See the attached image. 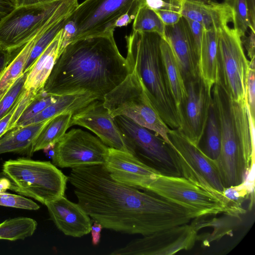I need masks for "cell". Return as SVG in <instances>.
Masks as SVG:
<instances>
[{
  "instance_id": "cell-1",
  "label": "cell",
  "mask_w": 255,
  "mask_h": 255,
  "mask_svg": "<svg viewBox=\"0 0 255 255\" xmlns=\"http://www.w3.org/2000/svg\"><path fill=\"white\" fill-rule=\"evenodd\" d=\"M68 181L78 203L105 229L144 236L191 220L183 208L116 181L104 164L72 168Z\"/></svg>"
},
{
  "instance_id": "cell-2",
  "label": "cell",
  "mask_w": 255,
  "mask_h": 255,
  "mask_svg": "<svg viewBox=\"0 0 255 255\" xmlns=\"http://www.w3.org/2000/svg\"><path fill=\"white\" fill-rule=\"evenodd\" d=\"M114 32L68 44L57 58L44 91L56 96L87 92L103 101L131 73Z\"/></svg>"
},
{
  "instance_id": "cell-3",
  "label": "cell",
  "mask_w": 255,
  "mask_h": 255,
  "mask_svg": "<svg viewBox=\"0 0 255 255\" xmlns=\"http://www.w3.org/2000/svg\"><path fill=\"white\" fill-rule=\"evenodd\" d=\"M159 34L132 30L125 37L130 70L139 77L146 93L164 122L172 129L181 125L166 83L162 63Z\"/></svg>"
},
{
  "instance_id": "cell-4",
  "label": "cell",
  "mask_w": 255,
  "mask_h": 255,
  "mask_svg": "<svg viewBox=\"0 0 255 255\" xmlns=\"http://www.w3.org/2000/svg\"><path fill=\"white\" fill-rule=\"evenodd\" d=\"M212 97L221 135L220 152L215 162L224 188L238 185L245 181L249 174L243 154V148L250 141L249 125L241 113L231 107L220 86L213 87Z\"/></svg>"
},
{
  "instance_id": "cell-5",
  "label": "cell",
  "mask_w": 255,
  "mask_h": 255,
  "mask_svg": "<svg viewBox=\"0 0 255 255\" xmlns=\"http://www.w3.org/2000/svg\"><path fill=\"white\" fill-rule=\"evenodd\" d=\"M144 0H85L78 4L63 29L65 45L88 37L114 31L134 18Z\"/></svg>"
},
{
  "instance_id": "cell-6",
  "label": "cell",
  "mask_w": 255,
  "mask_h": 255,
  "mask_svg": "<svg viewBox=\"0 0 255 255\" xmlns=\"http://www.w3.org/2000/svg\"><path fill=\"white\" fill-rule=\"evenodd\" d=\"M1 174L9 181L8 189L45 205L65 195L68 176L50 161L9 159L3 163Z\"/></svg>"
},
{
  "instance_id": "cell-7",
  "label": "cell",
  "mask_w": 255,
  "mask_h": 255,
  "mask_svg": "<svg viewBox=\"0 0 255 255\" xmlns=\"http://www.w3.org/2000/svg\"><path fill=\"white\" fill-rule=\"evenodd\" d=\"M103 103L113 118L118 116H126L154 131L171 145L168 136L171 128L160 117L135 72L131 71L105 95Z\"/></svg>"
},
{
  "instance_id": "cell-8",
  "label": "cell",
  "mask_w": 255,
  "mask_h": 255,
  "mask_svg": "<svg viewBox=\"0 0 255 255\" xmlns=\"http://www.w3.org/2000/svg\"><path fill=\"white\" fill-rule=\"evenodd\" d=\"M113 119L132 154L161 175L182 176L175 151L159 135L126 116Z\"/></svg>"
},
{
  "instance_id": "cell-9",
  "label": "cell",
  "mask_w": 255,
  "mask_h": 255,
  "mask_svg": "<svg viewBox=\"0 0 255 255\" xmlns=\"http://www.w3.org/2000/svg\"><path fill=\"white\" fill-rule=\"evenodd\" d=\"M76 0H53L15 7L0 21V44L13 52Z\"/></svg>"
},
{
  "instance_id": "cell-10",
  "label": "cell",
  "mask_w": 255,
  "mask_h": 255,
  "mask_svg": "<svg viewBox=\"0 0 255 255\" xmlns=\"http://www.w3.org/2000/svg\"><path fill=\"white\" fill-rule=\"evenodd\" d=\"M218 82L229 99L244 101L246 97L247 80L249 70L241 38L228 25L218 31Z\"/></svg>"
},
{
  "instance_id": "cell-11",
  "label": "cell",
  "mask_w": 255,
  "mask_h": 255,
  "mask_svg": "<svg viewBox=\"0 0 255 255\" xmlns=\"http://www.w3.org/2000/svg\"><path fill=\"white\" fill-rule=\"evenodd\" d=\"M147 192L183 208L191 219L222 213L228 215L226 207L220 200L183 176L159 174Z\"/></svg>"
},
{
  "instance_id": "cell-12",
  "label": "cell",
  "mask_w": 255,
  "mask_h": 255,
  "mask_svg": "<svg viewBox=\"0 0 255 255\" xmlns=\"http://www.w3.org/2000/svg\"><path fill=\"white\" fill-rule=\"evenodd\" d=\"M168 136L175 152L182 176L224 204V187L215 160L207 156L199 146L191 143L178 129H171Z\"/></svg>"
},
{
  "instance_id": "cell-13",
  "label": "cell",
  "mask_w": 255,
  "mask_h": 255,
  "mask_svg": "<svg viewBox=\"0 0 255 255\" xmlns=\"http://www.w3.org/2000/svg\"><path fill=\"white\" fill-rule=\"evenodd\" d=\"M109 147L81 129L66 132L54 147L52 163L61 168L103 164Z\"/></svg>"
},
{
  "instance_id": "cell-14",
  "label": "cell",
  "mask_w": 255,
  "mask_h": 255,
  "mask_svg": "<svg viewBox=\"0 0 255 255\" xmlns=\"http://www.w3.org/2000/svg\"><path fill=\"white\" fill-rule=\"evenodd\" d=\"M197 238L194 227L188 224L171 227L133 240L113 251V255H171L191 249Z\"/></svg>"
},
{
  "instance_id": "cell-15",
  "label": "cell",
  "mask_w": 255,
  "mask_h": 255,
  "mask_svg": "<svg viewBox=\"0 0 255 255\" xmlns=\"http://www.w3.org/2000/svg\"><path fill=\"white\" fill-rule=\"evenodd\" d=\"M187 99L183 112L180 132L191 143L198 146L206 126L212 103V88L201 77L185 81Z\"/></svg>"
},
{
  "instance_id": "cell-16",
  "label": "cell",
  "mask_w": 255,
  "mask_h": 255,
  "mask_svg": "<svg viewBox=\"0 0 255 255\" xmlns=\"http://www.w3.org/2000/svg\"><path fill=\"white\" fill-rule=\"evenodd\" d=\"M104 164L116 181L144 191L161 174L133 154L109 147Z\"/></svg>"
},
{
  "instance_id": "cell-17",
  "label": "cell",
  "mask_w": 255,
  "mask_h": 255,
  "mask_svg": "<svg viewBox=\"0 0 255 255\" xmlns=\"http://www.w3.org/2000/svg\"><path fill=\"white\" fill-rule=\"evenodd\" d=\"M73 125H78L92 131L109 147L131 153L103 101L96 100L73 114L71 126Z\"/></svg>"
},
{
  "instance_id": "cell-18",
  "label": "cell",
  "mask_w": 255,
  "mask_h": 255,
  "mask_svg": "<svg viewBox=\"0 0 255 255\" xmlns=\"http://www.w3.org/2000/svg\"><path fill=\"white\" fill-rule=\"evenodd\" d=\"M163 37L174 52L184 81L200 77L194 41L185 18L182 16L176 23L165 25Z\"/></svg>"
},
{
  "instance_id": "cell-19",
  "label": "cell",
  "mask_w": 255,
  "mask_h": 255,
  "mask_svg": "<svg viewBox=\"0 0 255 255\" xmlns=\"http://www.w3.org/2000/svg\"><path fill=\"white\" fill-rule=\"evenodd\" d=\"M46 206L51 220L65 235L81 237L91 232L93 221L78 203L63 196Z\"/></svg>"
},
{
  "instance_id": "cell-20",
  "label": "cell",
  "mask_w": 255,
  "mask_h": 255,
  "mask_svg": "<svg viewBox=\"0 0 255 255\" xmlns=\"http://www.w3.org/2000/svg\"><path fill=\"white\" fill-rule=\"evenodd\" d=\"M181 14L200 23L207 29L216 30L232 22L233 18L228 5L213 0H183Z\"/></svg>"
},
{
  "instance_id": "cell-21",
  "label": "cell",
  "mask_w": 255,
  "mask_h": 255,
  "mask_svg": "<svg viewBox=\"0 0 255 255\" xmlns=\"http://www.w3.org/2000/svg\"><path fill=\"white\" fill-rule=\"evenodd\" d=\"M63 28L58 33L27 72L24 88L26 92L33 97L44 91L45 82L61 52Z\"/></svg>"
},
{
  "instance_id": "cell-22",
  "label": "cell",
  "mask_w": 255,
  "mask_h": 255,
  "mask_svg": "<svg viewBox=\"0 0 255 255\" xmlns=\"http://www.w3.org/2000/svg\"><path fill=\"white\" fill-rule=\"evenodd\" d=\"M160 51L166 83L182 127L183 112L187 96L185 82L174 52L164 37L161 38Z\"/></svg>"
},
{
  "instance_id": "cell-23",
  "label": "cell",
  "mask_w": 255,
  "mask_h": 255,
  "mask_svg": "<svg viewBox=\"0 0 255 255\" xmlns=\"http://www.w3.org/2000/svg\"><path fill=\"white\" fill-rule=\"evenodd\" d=\"M51 119L33 124L15 127L7 131L0 137V154L12 152L32 156L34 142Z\"/></svg>"
},
{
  "instance_id": "cell-24",
  "label": "cell",
  "mask_w": 255,
  "mask_h": 255,
  "mask_svg": "<svg viewBox=\"0 0 255 255\" xmlns=\"http://www.w3.org/2000/svg\"><path fill=\"white\" fill-rule=\"evenodd\" d=\"M96 100H100L94 94L82 92L59 96L57 100L22 126L41 122L65 113L73 115Z\"/></svg>"
},
{
  "instance_id": "cell-25",
  "label": "cell",
  "mask_w": 255,
  "mask_h": 255,
  "mask_svg": "<svg viewBox=\"0 0 255 255\" xmlns=\"http://www.w3.org/2000/svg\"><path fill=\"white\" fill-rule=\"evenodd\" d=\"M218 31L203 28L198 64L201 78L211 87L218 82Z\"/></svg>"
},
{
  "instance_id": "cell-26",
  "label": "cell",
  "mask_w": 255,
  "mask_h": 255,
  "mask_svg": "<svg viewBox=\"0 0 255 255\" xmlns=\"http://www.w3.org/2000/svg\"><path fill=\"white\" fill-rule=\"evenodd\" d=\"M54 22L53 20L48 22L22 47L12 52L13 57L0 77V101L16 80L23 73L27 60L34 46L42 34L52 26Z\"/></svg>"
},
{
  "instance_id": "cell-27",
  "label": "cell",
  "mask_w": 255,
  "mask_h": 255,
  "mask_svg": "<svg viewBox=\"0 0 255 255\" xmlns=\"http://www.w3.org/2000/svg\"><path fill=\"white\" fill-rule=\"evenodd\" d=\"M72 115V113H65L52 118L42 129L34 142L32 153L50 146L55 145L71 127Z\"/></svg>"
},
{
  "instance_id": "cell-28",
  "label": "cell",
  "mask_w": 255,
  "mask_h": 255,
  "mask_svg": "<svg viewBox=\"0 0 255 255\" xmlns=\"http://www.w3.org/2000/svg\"><path fill=\"white\" fill-rule=\"evenodd\" d=\"M231 9L234 28L242 37L248 28L255 32V0H224Z\"/></svg>"
},
{
  "instance_id": "cell-29",
  "label": "cell",
  "mask_w": 255,
  "mask_h": 255,
  "mask_svg": "<svg viewBox=\"0 0 255 255\" xmlns=\"http://www.w3.org/2000/svg\"><path fill=\"white\" fill-rule=\"evenodd\" d=\"M37 223L34 219L19 217L7 219L0 223V240H24L33 235Z\"/></svg>"
},
{
  "instance_id": "cell-30",
  "label": "cell",
  "mask_w": 255,
  "mask_h": 255,
  "mask_svg": "<svg viewBox=\"0 0 255 255\" xmlns=\"http://www.w3.org/2000/svg\"><path fill=\"white\" fill-rule=\"evenodd\" d=\"M202 138L204 139V145L203 148L201 149L209 158L216 160L220 152L221 135L218 119L213 103L210 108Z\"/></svg>"
},
{
  "instance_id": "cell-31",
  "label": "cell",
  "mask_w": 255,
  "mask_h": 255,
  "mask_svg": "<svg viewBox=\"0 0 255 255\" xmlns=\"http://www.w3.org/2000/svg\"><path fill=\"white\" fill-rule=\"evenodd\" d=\"M251 186V181L246 179L240 185L224 188L223 201L228 211V215L239 216L246 212L242 204L254 191V187Z\"/></svg>"
},
{
  "instance_id": "cell-32",
  "label": "cell",
  "mask_w": 255,
  "mask_h": 255,
  "mask_svg": "<svg viewBox=\"0 0 255 255\" xmlns=\"http://www.w3.org/2000/svg\"><path fill=\"white\" fill-rule=\"evenodd\" d=\"M132 30L156 32L163 37L165 25L155 11L146 4L144 0L140 5L133 19Z\"/></svg>"
},
{
  "instance_id": "cell-33",
  "label": "cell",
  "mask_w": 255,
  "mask_h": 255,
  "mask_svg": "<svg viewBox=\"0 0 255 255\" xmlns=\"http://www.w3.org/2000/svg\"><path fill=\"white\" fill-rule=\"evenodd\" d=\"M69 17H65L57 21L42 34L34 46L27 60L23 73L28 72L30 70L39 56L51 42L58 33L64 27Z\"/></svg>"
},
{
  "instance_id": "cell-34",
  "label": "cell",
  "mask_w": 255,
  "mask_h": 255,
  "mask_svg": "<svg viewBox=\"0 0 255 255\" xmlns=\"http://www.w3.org/2000/svg\"><path fill=\"white\" fill-rule=\"evenodd\" d=\"M58 97L59 96L48 94L44 91L38 94L24 109L16 122L13 128L22 126L27 121L55 102Z\"/></svg>"
},
{
  "instance_id": "cell-35",
  "label": "cell",
  "mask_w": 255,
  "mask_h": 255,
  "mask_svg": "<svg viewBox=\"0 0 255 255\" xmlns=\"http://www.w3.org/2000/svg\"><path fill=\"white\" fill-rule=\"evenodd\" d=\"M27 74L24 73L20 76L0 101V120L12 109L24 91Z\"/></svg>"
},
{
  "instance_id": "cell-36",
  "label": "cell",
  "mask_w": 255,
  "mask_h": 255,
  "mask_svg": "<svg viewBox=\"0 0 255 255\" xmlns=\"http://www.w3.org/2000/svg\"><path fill=\"white\" fill-rule=\"evenodd\" d=\"M0 206L29 210H37L40 206L32 200L21 195L0 193Z\"/></svg>"
},
{
  "instance_id": "cell-37",
  "label": "cell",
  "mask_w": 255,
  "mask_h": 255,
  "mask_svg": "<svg viewBox=\"0 0 255 255\" xmlns=\"http://www.w3.org/2000/svg\"><path fill=\"white\" fill-rule=\"evenodd\" d=\"M146 4L154 11L170 10L181 13L183 0H144Z\"/></svg>"
},
{
  "instance_id": "cell-38",
  "label": "cell",
  "mask_w": 255,
  "mask_h": 255,
  "mask_svg": "<svg viewBox=\"0 0 255 255\" xmlns=\"http://www.w3.org/2000/svg\"><path fill=\"white\" fill-rule=\"evenodd\" d=\"M246 98L251 115L255 118V69L249 68L246 85Z\"/></svg>"
},
{
  "instance_id": "cell-39",
  "label": "cell",
  "mask_w": 255,
  "mask_h": 255,
  "mask_svg": "<svg viewBox=\"0 0 255 255\" xmlns=\"http://www.w3.org/2000/svg\"><path fill=\"white\" fill-rule=\"evenodd\" d=\"M185 19H186L189 24L193 37L198 64L200 53L203 29L204 27L201 24L197 21L186 18H185Z\"/></svg>"
},
{
  "instance_id": "cell-40",
  "label": "cell",
  "mask_w": 255,
  "mask_h": 255,
  "mask_svg": "<svg viewBox=\"0 0 255 255\" xmlns=\"http://www.w3.org/2000/svg\"><path fill=\"white\" fill-rule=\"evenodd\" d=\"M155 12L165 25L175 24L182 17L180 12L174 11L159 10L155 11Z\"/></svg>"
},
{
  "instance_id": "cell-41",
  "label": "cell",
  "mask_w": 255,
  "mask_h": 255,
  "mask_svg": "<svg viewBox=\"0 0 255 255\" xmlns=\"http://www.w3.org/2000/svg\"><path fill=\"white\" fill-rule=\"evenodd\" d=\"M254 32L251 30L250 34L249 36H242L241 38V41L243 45L245 46L247 51L248 56L249 58V61L255 59V36Z\"/></svg>"
},
{
  "instance_id": "cell-42",
  "label": "cell",
  "mask_w": 255,
  "mask_h": 255,
  "mask_svg": "<svg viewBox=\"0 0 255 255\" xmlns=\"http://www.w3.org/2000/svg\"><path fill=\"white\" fill-rule=\"evenodd\" d=\"M13 57V53L4 49L0 44V77Z\"/></svg>"
},
{
  "instance_id": "cell-43",
  "label": "cell",
  "mask_w": 255,
  "mask_h": 255,
  "mask_svg": "<svg viewBox=\"0 0 255 255\" xmlns=\"http://www.w3.org/2000/svg\"><path fill=\"white\" fill-rule=\"evenodd\" d=\"M19 100L12 109L4 117L0 120V137L8 131V128L11 118L16 108Z\"/></svg>"
},
{
  "instance_id": "cell-44",
  "label": "cell",
  "mask_w": 255,
  "mask_h": 255,
  "mask_svg": "<svg viewBox=\"0 0 255 255\" xmlns=\"http://www.w3.org/2000/svg\"><path fill=\"white\" fill-rule=\"evenodd\" d=\"M15 7L14 0H0V21Z\"/></svg>"
},
{
  "instance_id": "cell-45",
  "label": "cell",
  "mask_w": 255,
  "mask_h": 255,
  "mask_svg": "<svg viewBox=\"0 0 255 255\" xmlns=\"http://www.w3.org/2000/svg\"><path fill=\"white\" fill-rule=\"evenodd\" d=\"M91 230L92 242L93 245L96 246L99 243L101 238V232L103 228L102 226L96 222H93Z\"/></svg>"
},
{
  "instance_id": "cell-46",
  "label": "cell",
  "mask_w": 255,
  "mask_h": 255,
  "mask_svg": "<svg viewBox=\"0 0 255 255\" xmlns=\"http://www.w3.org/2000/svg\"><path fill=\"white\" fill-rule=\"evenodd\" d=\"M53 0H15L16 7L38 4L50 1Z\"/></svg>"
},
{
  "instance_id": "cell-47",
  "label": "cell",
  "mask_w": 255,
  "mask_h": 255,
  "mask_svg": "<svg viewBox=\"0 0 255 255\" xmlns=\"http://www.w3.org/2000/svg\"><path fill=\"white\" fill-rule=\"evenodd\" d=\"M9 183L8 180L5 177L1 178L0 180V193L5 192L8 189Z\"/></svg>"
},
{
  "instance_id": "cell-48",
  "label": "cell",
  "mask_w": 255,
  "mask_h": 255,
  "mask_svg": "<svg viewBox=\"0 0 255 255\" xmlns=\"http://www.w3.org/2000/svg\"><path fill=\"white\" fill-rule=\"evenodd\" d=\"M1 178H0V180L1 179Z\"/></svg>"
},
{
  "instance_id": "cell-49",
  "label": "cell",
  "mask_w": 255,
  "mask_h": 255,
  "mask_svg": "<svg viewBox=\"0 0 255 255\" xmlns=\"http://www.w3.org/2000/svg\"><path fill=\"white\" fill-rule=\"evenodd\" d=\"M14 0V1H15V0Z\"/></svg>"
}]
</instances>
